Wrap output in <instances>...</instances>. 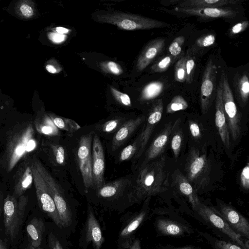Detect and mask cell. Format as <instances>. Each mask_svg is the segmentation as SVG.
Returning <instances> with one entry per match:
<instances>
[{
    "instance_id": "cell-34",
    "label": "cell",
    "mask_w": 249,
    "mask_h": 249,
    "mask_svg": "<svg viewBox=\"0 0 249 249\" xmlns=\"http://www.w3.org/2000/svg\"><path fill=\"white\" fill-rule=\"evenodd\" d=\"M188 104L184 98L180 95H176L173 97L166 107V112L174 113L175 112L186 109Z\"/></svg>"
},
{
    "instance_id": "cell-2",
    "label": "cell",
    "mask_w": 249,
    "mask_h": 249,
    "mask_svg": "<svg viewBox=\"0 0 249 249\" xmlns=\"http://www.w3.org/2000/svg\"><path fill=\"white\" fill-rule=\"evenodd\" d=\"M36 145L32 122L17 125L9 135L2 157L7 172L12 171L18 161L34 151Z\"/></svg>"
},
{
    "instance_id": "cell-12",
    "label": "cell",
    "mask_w": 249,
    "mask_h": 249,
    "mask_svg": "<svg viewBox=\"0 0 249 249\" xmlns=\"http://www.w3.org/2000/svg\"><path fill=\"white\" fill-rule=\"evenodd\" d=\"M217 73V67L210 59L203 73L200 89V106L203 114L207 112L212 101Z\"/></svg>"
},
{
    "instance_id": "cell-11",
    "label": "cell",
    "mask_w": 249,
    "mask_h": 249,
    "mask_svg": "<svg viewBox=\"0 0 249 249\" xmlns=\"http://www.w3.org/2000/svg\"><path fill=\"white\" fill-rule=\"evenodd\" d=\"M215 207L230 227L237 234L249 239V222L237 210L219 199Z\"/></svg>"
},
{
    "instance_id": "cell-36",
    "label": "cell",
    "mask_w": 249,
    "mask_h": 249,
    "mask_svg": "<svg viewBox=\"0 0 249 249\" xmlns=\"http://www.w3.org/2000/svg\"><path fill=\"white\" fill-rule=\"evenodd\" d=\"M102 70L106 73L115 75H119L123 73L121 66L113 61H104L100 63Z\"/></svg>"
},
{
    "instance_id": "cell-25",
    "label": "cell",
    "mask_w": 249,
    "mask_h": 249,
    "mask_svg": "<svg viewBox=\"0 0 249 249\" xmlns=\"http://www.w3.org/2000/svg\"><path fill=\"white\" fill-rule=\"evenodd\" d=\"M129 180L122 178L107 183H105L96 190L97 196L102 198H111L118 196L126 187Z\"/></svg>"
},
{
    "instance_id": "cell-31",
    "label": "cell",
    "mask_w": 249,
    "mask_h": 249,
    "mask_svg": "<svg viewBox=\"0 0 249 249\" xmlns=\"http://www.w3.org/2000/svg\"><path fill=\"white\" fill-rule=\"evenodd\" d=\"M35 126L37 131L42 134L53 136L58 134V128L47 115L44 116L41 119L36 121Z\"/></svg>"
},
{
    "instance_id": "cell-37",
    "label": "cell",
    "mask_w": 249,
    "mask_h": 249,
    "mask_svg": "<svg viewBox=\"0 0 249 249\" xmlns=\"http://www.w3.org/2000/svg\"><path fill=\"white\" fill-rule=\"evenodd\" d=\"M186 57L182 56L176 63L174 76L177 82L183 83L186 81Z\"/></svg>"
},
{
    "instance_id": "cell-15",
    "label": "cell",
    "mask_w": 249,
    "mask_h": 249,
    "mask_svg": "<svg viewBox=\"0 0 249 249\" xmlns=\"http://www.w3.org/2000/svg\"><path fill=\"white\" fill-rule=\"evenodd\" d=\"M151 197L145 200L141 211L136 213L120 232L119 246L123 249L128 248L133 242L134 232L146 218L149 213V205Z\"/></svg>"
},
{
    "instance_id": "cell-52",
    "label": "cell",
    "mask_w": 249,
    "mask_h": 249,
    "mask_svg": "<svg viewBox=\"0 0 249 249\" xmlns=\"http://www.w3.org/2000/svg\"><path fill=\"white\" fill-rule=\"evenodd\" d=\"M125 249H142L140 240L139 238H136L128 248Z\"/></svg>"
},
{
    "instance_id": "cell-50",
    "label": "cell",
    "mask_w": 249,
    "mask_h": 249,
    "mask_svg": "<svg viewBox=\"0 0 249 249\" xmlns=\"http://www.w3.org/2000/svg\"><path fill=\"white\" fill-rule=\"evenodd\" d=\"M20 10L22 15L26 17H29L33 15V10L32 8L27 4H22Z\"/></svg>"
},
{
    "instance_id": "cell-33",
    "label": "cell",
    "mask_w": 249,
    "mask_h": 249,
    "mask_svg": "<svg viewBox=\"0 0 249 249\" xmlns=\"http://www.w3.org/2000/svg\"><path fill=\"white\" fill-rule=\"evenodd\" d=\"M49 154L51 160L55 165H63L66 161L64 148L59 144L51 143L49 144Z\"/></svg>"
},
{
    "instance_id": "cell-38",
    "label": "cell",
    "mask_w": 249,
    "mask_h": 249,
    "mask_svg": "<svg viewBox=\"0 0 249 249\" xmlns=\"http://www.w3.org/2000/svg\"><path fill=\"white\" fill-rule=\"evenodd\" d=\"M185 38L183 36L175 38L169 46V52L170 55L177 58L181 53L182 46L183 45Z\"/></svg>"
},
{
    "instance_id": "cell-5",
    "label": "cell",
    "mask_w": 249,
    "mask_h": 249,
    "mask_svg": "<svg viewBox=\"0 0 249 249\" xmlns=\"http://www.w3.org/2000/svg\"><path fill=\"white\" fill-rule=\"evenodd\" d=\"M194 210L197 213L199 220L206 226L222 233L231 242L243 249H249L242 237L230 227L214 207L206 205L200 202Z\"/></svg>"
},
{
    "instance_id": "cell-44",
    "label": "cell",
    "mask_w": 249,
    "mask_h": 249,
    "mask_svg": "<svg viewBox=\"0 0 249 249\" xmlns=\"http://www.w3.org/2000/svg\"><path fill=\"white\" fill-rule=\"evenodd\" d=\"M120 119H113L106 122L100 126V130L105 132H111L116 130L121 124Z\"/></svg>"
},
{
    "instance_id": "cell-19",
    "label": "cell",
    "mask_w": 249,
    "mask_h": 249,
    "mask_svg": "<svg viewBox=\"0 0 249 249\" xmlns=\"http://www.w3.org/2000/svg\"><path fill=\"white\" fill-rule=\"evenodd\" d=\"M215 97V122L221 140L226 148L231 146L230 134L227 126L222 100V92L220 82L216 89Z\"/></svg>"
},
{
    "instance_id": "cell-1",
    "label": "cell",
    "mask_w": 249,
    "mask_h": 249,
    "mask_svg": "<svg viewBox=\"0 0 249 249\" xmlns=\"http://www.w3.org/2000/svg\"><path fill=\"white\" fill-rule=\"evenodd\" d=\"M164 155L142 164L128 195L130 202H140L163 193L169 186V172Z\"/></svg>"
},
{
    "instance_id": "cell-14",
    "label": "cell",
    "mask_w": 249,
    "mask_h": 249,
    "mask_svg": "<svg viewBox=\"0 0 249 249\" xmlns=\"http://www.w3.org/2000/svg\"><path fill=\"white\" fill-rule=\"evenodd\" d=\"M91 156L93 188L96 191L105 184V157L101 141L96 134L92 138Z\"/></svg>"
},
{
    "instance_id": "cell-42",
    "label": "cell",
    "mask_w": 249,
    "mask_h": 249,
    "mask_svg": "<svg viewBox=\"0 0 249 249\" xmlns=\"http://www.w3.org/2000/svg\"><path fill=\"white\" fill-rule=\"evenodd\" d=\"M182 142V136L180 131H178L174 135L171 141V146L174 157L177 158L180 153Z\"/></svg>"
},
{
    "instance_id": "cell-28",
    "label": "cell",
    "mask_w": 249,
    "mask_h": 249,
    "mask_svg": "<svg viewBox=\"0 0 249 249\" xmlns=\"http://www.w3.org/2000/svg\"><path fill=\"white\" fill-rule=\"evenodd\" d=\"M234 86L236 94L239 100L246 105L249 96L248 73L245 72L241 75H236L234 77Z\"/></svg>"
},
{
    "instance_id": "cell-35",
    "label": "cell",
    "mask_w": 249,
    "mask_h": 249,
    "mask_svg": "<svg viewBox=\"0 0 249 249\" xmlns=\"http://www.w3.org/2000/svg\"><path fill=\"white\" fill-rule=\"evenodd\" d=\"M176 58L171 55H166L159 59L151 67V71L154 72H162L166 71Z\"/></svg>"
},
{
    "instance_id": "cell-45",
    "label": "cell",
    "mask_w": 249,
    "mask_h": 249,
    "mask_svg": "<svg viewBox=\"0 0 249 249\" xmlns=\"http://www.w3.org/2000/svg\"><path fill=\"white\" fill-rule=\"evenodd\" d=\"M240 183L242 187L246 190L249 188V163L247 162L243 167L240 174Z\"/></svg>"
},
{
    "instance_id": "cell-29",
    "label": "cell",
    "mask_w": 249,
    "mask_h": 249,
    "mask_svg": "<svg viewBox=\"0 0 249 249\" xmlns=\"http://www.w3.org/2000/svg\"><path fill=\"white\" fill-rule=\"evenodd\" d=\"M49 116L58 129L67 132L70 136H72L76 131L80 128V125L71 119L53 114H50Z\"/></svg>"
},
{
    "instance_id": "cell-4",
    "label": "cell",
    "mask_w": 249,
    "mask_h": 249,
    "mask_svg": "<svg viewBox=\"0 0 249 249\" xmlns=\"http://www.w3.org/2000/svg\"><path fill=\"white\" fill-rule=\"evenodd\" d=\"M211 165L206 153L192 148L185 165V177L196 191L208 183Z\"/></svg>"
},
{
    "instance_id": "cell-56",
    "label": "cell",
    "mask_w": 249,
    "mask_h": 249,
    "mask_svg": "<svg viewBox=\"0 0 249 249\" xmlns=\"http://www.w3.org/2000/svg\"><path fill=\"white\" fill-rule=\"evenodd\" d=\"M25 249H41V248L40 247H39L38 248H35L31 245H29Z\"/></svg>"
},
{
    "instance_id": "cell-41",
    "label": "cell",
    "mask_w": 249,
    "mask_h": 249,
    "mask_svg": "<svg viewBox=\"0 0 249 249\" xmlns=\"http://www.w3.org/2000/svg\"><path fill=\"white\" fill-rule=\"evenodd\" d=\"M138 149V141L136 139L131 144H129L121 151L120 160L121 161L127 160L130 159L135 154Z\"/></svg>"
},
{
    "instance_id": "cell-55",
    "label": "cell",
    "mask_w": 249,
    "mask_h": 249,
    "mask_svg": "<svg viewBox=\"0 0 249 249\" xmlns=\"http://www.w3.org/2000/svg\"><path fill=\"white\" fill-rule=\"evenodd\" d=\"M0 249H6V246L5 242L0 239Z\"/></svg>"
},
{
    "instance_id": "cell-27",
    "label": "cell",
    "mask_w": 249,
    "mask_h": 249,
    "mask_svg": "<svg viewBox=\"0 0 249 249\" xmlns=\"http://www.w3.org/2000/svg\"><path fill=\"white\" fill-rule=\"evenodd\" d=\"M239 2L236 0H185L178 4V7L198 8L221 7L228 4H235Z\"/></svg>"
},
{
    "instance_id": "cell-39",
    "label": "cell",
    "mask_w": 249,
    "mask_h": 249,
    "mask_svg": "<svg viewBox=\"0 0 249 249\" xmlns=\"http://www.w3.org/2000/svg\"><path fill=\"white\" fill-rule=\"evenodd\" d=\"M185 67L186 71V82L188 84H190L192 82L196 69L195 57L190 55L186 56Z\"/></svg>"
},
{
    "instance_id": "cell-26",
    "label": "cell",
    "mask_w": 249,
    "mask_h": 249,
    "mask_svg": "<svg viewBox=\"0 0 249 249\" xmlns=\"http://www.w3.org/2000/svg\"><path fill=\"white\" fill-rule=\"evenodd\" d=\"M45 225L41 219L34 217L26 226V231L30 241V245L35 248L40 247Z\"/></svg>"
},
{
    "instance_id": "cell-17",
    "label": "cell",
    "mask_w": 249,
    "mask_h": 249,
    "mask_svg": "<svg viewBox=\"0 0 249 249\" xmlns=\"http://www.w3.org/2000/svg\"><path fill=\"white\" fill-rule=\"evenodd\" d=\"M32 159L27 158L19 166L14 177L13 195L17 198L23 195L32 186L33 176L31 168Z\"/></svg>"
},
{
    "instance_id": "cell-48",
    "label": "cell",
    "mask_w": 249,
    "mask_h": 249,
    "mask_svg": "<svg viewBox=\"0 0 249 249\" xmlns=\"http://www.w3.org/2000/svg\"><path fill=\"white\" fill-rule=\"evenodd\" d=\"M189 129L194 138H198L201 136L199 125L195 122L190 121L189 123Z\"/></svg>"
},
{
    "instance_id": "cell-18",
    "label": "cell",
    "mask_w": 249,
    "mask_h": 249,
    "mask_svg": "<svg viewBox=\"0 0 249 249\" xmlns=\"http://www.w3.org/2000/svg\"><path fill=\"white\" fill-rule=\"evenodd\" d=\"M177 124L169 123L166 124L160 133L151 143L145 154L143 164L153 160L161 156L168 143L170 136Z\"/></svg>"
},
{
    "instance_id": "cell-21",
    "label": "cell",
    "mask_w": 249,
    "mask_h": 249,
    "mask_svg": "<svg viewBox=\"0 0 249 249\" xmlns=\"http://www.w3.org/2000/svg\"><path fill=\"white\" fill-rule=\"evenodd\" d=\"M85 239L88 243L91 242L94 249H100L104 238L100 225L91 206L89 205L85 225Z\"/></svg>"
},
{
    "instance_id": "cell-10",
    "label": "cell",
    "mask_w": 249,
    "mask_h": 249,
    "mask_svg": "<svg viewBox=\"0 0 249 249\" xmlns=\"http://www.w3.org/2000/svg\"><path fill=\"white\" fill-rule=\"evenodd\" d=\"M92 133L82 136L77 150V160L86 192L93 188L92 175Z\"/></svg>"
},
{
    "instance_id": "cell-16",
    "label": "cell",
    "mask_w": 249,
    "mask_h": 249,
    "mask_svg": "<svg viewBox=\"0 0 249 249\" xmlns=\"http://www.w3.org/2000/svg\"><path fill=\"white\" fill-rule=\"evenodd\" d=\"M155 223L156 230L160 236L179 237L190 234L193 231L191 227L186 223L170 218L159 217Z\"/></svg>"
},
{
    "instance_id": "cell-23",
    "label": "cell",
    "mask_w": 249,
    "mask_h": 249,
    "mask_svg": "<svg viewBox=\"0 0 249 249\" xmlns=\"http://www.w3.org/2000/svg\"><path fill=\"white\" fill-rule=\"evenodd\" d=\"M145 117L140 116L124 123L114 136L111 143L112 150L120 147L145 121Z\"/></svg>"
},
{
    "instance_id": "cell-47",
    "label": "cell",
    "mask_w": 249,
    "mask_h": 249,
    "mask_svg": "<svg viewBox=\"0 0 249 249\" xmlns=\"http://www.w3.org/2000/svg\"><path fill=\"white\" fill-rule=\"evenodd\" d=\"M248 21H244L238 22L233 25L230 30V34L233 35L238 34L245 30L249 26Z\"/></svg>"
},
{
    "instance_id": "cell-9",
    "label": "cell",
    "mask_w": 249,
    "mask_h": 249,
    "mask_svg": "<svg viewBox=\"0 0 249 249\" xmlns=\"http://www.w3.org/2000/svg\"><path fill=\"white\" fill-rule=\"evenodd\" d=\"M31 168L33 176V182L39 207L52 219L58 228H62L61 220L54 201L44 179L37 168L33 159L31 161Z\"/></svg>"
},
{
    "instance_id": "cell-8",
    "label": "cell",
    "mask_w": 249,
    "mask_h": 249,
    "mask_svg": "<svg viewBox=\"0 0 249 249\" xmlns=\"http://www.w3.org/2000/svg\"><path fill=\"white\" fill-rule=\"evenodd\" d=\"M219 82L222 89L223 107L229 134L233 140L236 141L241 134L240 116L234 102L227 74L223 71L221 72Z\"/></svg>"
},
{
    "instance_id": "cell-22",
    "label": "cell",
    "mask_w": 249,
    "mask_h": 249,
    "mask_svg": "<svg viewBox=\"0 0 249 249\" xmlns=\"http://www.w3.org/2000/svg\"><path fill=\"white\" fill-rule=\"evenodd\" d=\"M165 46V39L157 38L150 41L140 54L136 63L137 70L145 69L161 52Z\"/></svg>"
},
{
    "instance_id": "cell-51",
    "label": "cell",
    "mask_w": 249,
    "mask_h": 249,
    "mask_svg": "<svg viewBox=\"0 0 249 249\" xmlns=\"http://www.w3.org/2000/svg\"><path fill=\"white\" fill-rule=\"evenodd\" d=\"M46 68L47 71L51 73H57L62 70V68L59 64L56 66L48 64L46 65Z\"/></svg>"
},
{
    "instance_id": "cell-30",
    "label": "cell",
    "mask_w": 249,
    "mask_h": 249,
    "mask_svg": "<svg viewBox=\"0 0 249 249\" xmlns=\"http://www.w3.org/2000/svg\"><path fill=\"white\" fill-rule=\"evenodd\" d=\"M164 85L161 81H153L147 84L142 89L141 94L142 100L153 99L159 96L162 92Z\"/></svg>"
},
{
    "instance_id": "cell-32",
    "label": "cell",
    "mask_w": 249,
    "mask_h": 249,
    "mask_svg": "<svg viewBox=\"0 0 249 249\" xmlns=\"http://www.w3.org/2000/svg\"><path fill=\"white\" fill-rule=\"evenodd\" d=\"M211 245L213 249H243L231 241H225L214 237L208 233L197 231Z\"/></svg>"
},
{
    "instance_id": "cell-20",
    "label": "cell",
    "mask_w": 249,
    "mask_h": 249,
    "mask_svg": "<svg viewBox=\"0 0 249 249\" xmlns=\"http://www.w3.org/2000/svg\"><path fill=\"white\" fill-rule=\"evenodd\" d=\"M175 10L187 15L206 18H232L235 17L237 13L232 9L222 7L189 8L177 7Z\"/></svg>"
},
{
    "instance_id": "cell-3",
    "label": "cell",
    "mask_w": 249,
    "mask_h": 249,
    "mask_svg": "<svg viewBox=\"0 0 249 249\" xmlns=\"http://www.w3.org/2000/svg\"><path fill=\"white\" fill-rule=\"evenodd\" d=\"M92 19L100 23H107L124 30H148L169 26L165 22L141 15L118 11H103L92 15Z\"/></svg>"
},
{
    "instance_id": "cell-13",
    "label": "cell",
    "mask_w": 249,
    "mask_h": 249,
    "mask_svg": "<svg viewBox=\"0 0 249 249\" xmlns=\"http://www.w3.org/2000/svg\"><path fill=\"white\" fill-rule=\"evenodd\" d=\"M163 110L162 100L159 99L152 106L147 118L145 127L137 139L138 141V149L135 158H139L143 152L154 128L161 119Z\"/></svg>"
},
{
    "instance_id": "cell-49",
    "label": "cell",
    "mask_w": 249,
    "mask_h": 249,
    "mask_svg": "<svg viewBox=\"0 0 249 249\" xmlns=\"http://www.w3.org/2000/svg\"><path fill=\"white\" fill-rule=\"evenodd\" d=\"M155 249H200V248L194 245H186L179 247L171 245H166L163 246H160Z\"/></svg>"
},
{
    "instance_id": "cell-53",
    "label": "cell",
    "mask_w": 249,
    "mask_h": 249,
    "mask_svg": "<svg viewBox=\"0 0 249 249\" xmlns=\"http://www.w3.org/2000/svg\"><path fill=\"white\" fill-rule=\"evenodd\" d=\"M50 35L51 39L54 42H60L62 41L64 36L61 34H57L55 33H52Z\"/></svg>"
},
{
    "instance_id": "cell-7",
    "label": "cell",
    "mask_w": 249,
    "mask_h": 249,
    "mask_svg": "<svg viewBox=\"0 0 249 249\" xmlns=\"http://www.w3.org/2000/svg\"><path fill=\"white\" fill-rule=\"evenodd\" d=\"M33 160L48 186L54 201L62 228L70 226L72 221V213L62 189L41 162L35 157Z\"/></svg>"
},
{
    "instance_id": "cell-54",
    "label": "cell",
    "mask_w": 249,
    "mask_h": 249,
    "mask_svg": "<svg viewBox=\"0 0 249 249\" xmlns=\"http://www.w3.org/2000/svg\"><path fill=\"white\" fill-rule=\"evenodd\" d=\"M56 31L58 34L62 35L68 33L69 30L62 27H58L56 28Z\"/></svg>"
},
{
    "instance_id": "cell-6",
    "label": "cell",
    "mask_w": 249,
    "mask_h": 249,
    "mask_svg": "<svg viewBox=\"0 0 249 249\" xmlns=\"http://www.w3.org/2000/svg\"><path fill=\"white\" fill-rule=\"evenodd\" d=\"M28 202V196L24 195L18 198L8 195L4 200V225L6 234L11 240L17 236Z\"/></svg>"
},
{
    "instance_id": "cell-46",
    "label": "cell",
    "mask_w": 249,
    "mask_h": 249,
    "mask_svg": "<svg viewBox=\"0 0 249 249\" xmlns=\"http://www.w3.org/2000/svg\"><path fill=\"white\" fill-rule=\"evenodd\" d=\"M48 243L50 249H65L60 240L52 232L48 235Z\"/></svg>"
},
{
    "instance_id": "cell-24",
    "label": "cell",
    "mask_w": 249,
    "mask_h": 249,
    "mask_svg": "<svg viewBox=\"0 0 249 249\" xmlns=\"http://www.w3.org/2000/svg\"><path fill=\"white\" fill-rule=\"evenodd\" d=\"M174 179L178 189L181 194L187 197L194 210L200 203L196 191L188 181L185 176L180 172L176 173Z\"/></svg>"
},
{
    "instance_id": "cell-43",
    "label": "cell",
    "mask_w": 249,
    "mask_h": 249,
    "mask_svg": "<svg viewBox=\"0 0 249 249\" xmlns=\"http://www.w3.org/2000/svg\"><path fill=\"white\" fill-rule=\"evenodd\" d=\"M215 36L213 34L205 35L199 37L196 41V44L199 47H207L214 44Z\"/></svg>"
},
{
    "instance_id": "cell-40",
    "label": "cell",
    "mask_w": 249,
    "mask_h": 249,
    "mask_svg": "<svg viewBox=\"0 0 249 249\" xmlns=\"http://www.w3.org/2000/svg\"><path fill=\"white\" fill-rule=\"evenodd\" d=\"M110 90L113 96L118 103L124 106H131V99L127 94L119 91L113 86H110Z\"/></svg>"
},
{
    "instance_id": "cell-57",
    "label": "cell",
    "mask_w": 249,
    "mask_h": 249,
    "mask_svg": "<svg viewBox=\"0 0 249 249\" xmlns=\"http://www.w3.org/2000/svg\"><path fill=\"white\" fill-rule=\"evenodd\" d=\"M0 213H1V208H0Z\"/></svg>"
}]
</instances>
